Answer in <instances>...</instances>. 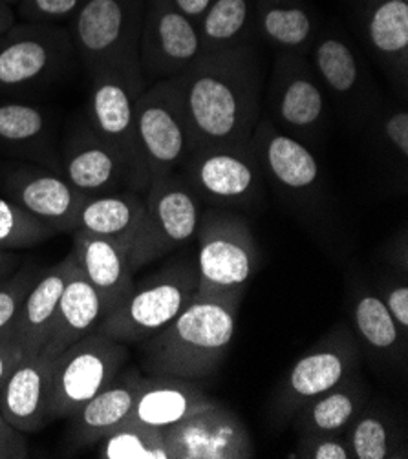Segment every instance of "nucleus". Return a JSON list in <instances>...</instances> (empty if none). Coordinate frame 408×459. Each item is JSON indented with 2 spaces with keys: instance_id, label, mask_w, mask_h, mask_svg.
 I'll list each match as a JSON object with an SVG mask.
<instances>
[{
  "instance_id": "nucleus-13",
  "label": "nucleus",
  "mask_w": 408,
  "mask_h": 459,
  "mask_svg": "<svg viewBox=\"0 0 408 459\" xmlns=\"http://www.w3.org/2000/svg\"><path fill=\"white\" fill-rule=\"evenodd\" d=\"M264 181L295 205L325 200L323 167L311 147L281 132L265 116L260 117L249 142Z\"/></svg>"
},
{
  "instance_id": "nucleus-34",
  "label": "nucleus",
  "mask_w": 408,
  "mask_h": 459,
  "mask_svg": "<svg viewBox=\"0 0 408 459\" xmlns=\"http://www.w3.org/2000/svg\"><path fill=\"white\" fill-rule=\"evenodd\" d=\"M48 135V119L40 108L28 103L0 105V145L35 160H47Z\"/></svg>"
},
{
  "instance_id": "nucleus-3",
  "label": "nucleus",
  "mask_w": 408,
  "mask_h": 459,
  "mask_svg": "<svg viewBox=\"0 0 408 459\" xmlns=\"http://www.w3.org/2000/svg\"><path fill=\"white\" fill-rule=\"evenodd\" d=\"M134 130L138 152L135 193L145 195L154 178L179 170L195 151L193 130L174 77L156 81L142 91L135 101Z\"/></svg>"
},
{
  "instance_id": "nucleus-30",
  "label": "nucleus",
  "mask_w": 408,
  "mask_h": 459,
  "mask_svg": "<svg viewBox=\"0 0 408 459\" xmlns=\"http://www.w3.org/2000/svg\"><path fill=\"white\" fill-rule=\"evenodd\" d=\"M352 315L357 342L378 360L397 364L401 359H406L408 333L399 328L376 290L365 288L355 295Z\"/></svg>"
},
{
  "instance_id": "nucleus-38",
  "label": "nucleus",
  "mask_w": 408,
  "mask_h": 459,
  "mask_svg": "<svg viewBox=\"0 0 408 459\" xmlns=\"http://www.w3.org/2000/svg\"><path fill=\"white\" fill-rule=\"evenodd\" d=\"M84 0H21L17 17L33 24H59L70 21Z\"/></svg>"
},
{
  "instance_id": "nucleus-2",
  "label": "nucleus",
  "mask_w": 408,
  "mask_h": 459,
  "mask_svg": "<svg viewBox=\"0 0 408 459\" xmlns=\"http://www.w3.org/2000/svg\"><path fill=\"white\" fill-rule=\"evenodd\" d=\"M244 295H195L170 323L142 342L149 376L205 379L228 353Z\"/></svg>"
},
{
  "instance_id": "nucleus-36",
  "label": "nucleus",
  "mask_w": 408,
  "mask_h": 459,
  "mask_svg": "<svg viewBox=\"0 0 408 459\" xmlns=\"http://www.w3.org/2000/svg\"><path fill=\"white\" fill-rule=\"evenodd\" d=\"M54 229L39 221L10 198H0V249L17 251L50 240Z\"/></svg>"
},
{
  "instance_id": "nucleus-21",
  "label": "nucleus",
  "mask_w": 408,
  "mask_h": 459,
  "mask_svg": "<svg viewBox=\"0 0 408 459\" xmlns=\"http://www.w3.org/2000/svg\"><path fill=\"white\" fill-rule=\"evenodd\" d=\"M61 176L84 196L130 191V167L125 158L96 135L92 128L77 132L65 147Z\"/></svg>"
},
{
  "instance_id": "nucleus-45",
  "label": "nucleus",
  "mask_w": 408,
  "mask_h": 459,
  "mask_svg": "<svg viewBox=\"0 0 408 459\" xmlns=\"http://www.w3.org/2000/svg\"><path fill=\"white\" fill-rule=\"evenodd\" d=\"M17 264H19V256L13 251L0 249V281L6 279L8 274H12Z\"/></svg>"
},
{
  "instance_id": "nucleus-37",
  "label": "nucleus",
  "mask_w": 408,
  "mask_h": 459,
  "mask_svg": "<svg viewBox=\"0 0 408 459\" xmlns=\"http://www.w3.org/2000/svg\"><path fill=\"white\" fill-rule=\"evenodd\" d=\"M42 271L39 267H24L0 281V339H13L12 332L19 309Z\"/></svg>"
},
{
  "instance_id": "nucleus-42",
  "label": "nucleus",
  "mask_w": 408,
  "mask_h": 459,
  "mask_svg": "<svg viewBox=\"0 0 408 459\" xmlns=\"http://www.w3.org/2000/svg\"><path fill=\"white\" fill-rule=\"evenodd\" d=\"M28 351L15 339H0V388L4 386L15 366Z\"/></svg>"
},
{
  "instance_id": "nucleus-7",
  "label": "nucleus",
  "mask_w": 408,
  "mask_h": 459,
  "mask_svg": "<svg viewBox=\"0 0 408 459\" xmlns=\"http://www.w3.org/2000/svg\"><path fill=\"white\" fill-rule=\"evenodd\" d=\"M198 295H244L258 267V249L244 218L211 211L198 231Z\"/></svg>"
},
{
  "instance_id": "nucleus-32",
  "label": "nucleus",
  "mask_w": 408,
  "mask_h": 459,
  "mask_svg": "<svg viewBox=\"0 0 408 459\" xmlns=\"http://www.w3.org/2000/svg\"><path fill=\"white\" fill-rule=\"evenodd\" d=\"M255 6L256 0H211L196 24L204 54L258 40L255 31Z\"/></svg>"
},
{
  "instance_id": "nucleus-26",
  "label": "nucleus",
  "mask_w": 408,
  "mask_h": 459,
  "mask_svg": "<svg viewBox=\"0 0 408 459\" xmlns=\"http://www.w3.org/2000/svg\"><path fill=\"white\" fill-rule=\"evenodd\" d=\"M191 379L174 376H149L135 397L130 420L149 427L167 429L187 420L195 411L213 404Z\"/></svg>"
},
{
  "instance_id": "nucleus-8",
  "label": "nucleus",
  "mask_w": 408,
  "mask_h": 459,
  "mask_svg": "<svg viewBox=\"0 0 408 459\" xmlns=\"http://www.w3.org/2000/svg\"><path fill=\"white\" fill-rule=\"evenodd\" d=\"M265 105V117L304 145L309 147L323 137L328 123V100L306 56L277 52Z\"/></svg>"
},
{
  "instance_id": "nucleus-41",
  "label": "nucleus",
  "mask_w": 408,
  "mask_h": 459,
  "mask_svg": "<svg viewBox=\"0 0 408 459\" xmlns=\"http://www.w3.org/2000/svg\"><path fill=\"white\" fill-rule=\"evenodd\" d=\"M30 448L26 437L0 411V459H26Z\"/></svg>"
},
{
  "instance_id": "nucleus-28",
  "label": "nucleus",
  "mask_w": 408,
  "mask_h": 459,
  "mask_svg": "<svg viewBox=\"0 0 408 459\" xmlns=\"http://www.w3.org/2000/svg\"><path fill=\"white\" fill-rule=\"evenodd\" d=\"M369 388L355 372L332 390L313 397L295 414V429L306 434H344L359 411L369 404Z\"/></svg>"
},
{
  "instance_id": "nucleus-4",
  "label": "nucleus",
  "mask_w": 408,
  "mask_h": 459,
  "mask_svg": "<svg viewBox=\"0 0 408 459\" xmlns=\"http://www.w3.org/2000/svg\"><path fill=\"white\" fill-rule=\"evenodd\" d=\"M196 286V262L181 260L160 269L145 282L134 284L125 299L103 316L96 332L123 344H142L193 300Z\"/></svg>"
},
{
  "instance_id": "nucleus-15",
  "label": "nucleus",
  "mask_w": 408,
  "mask_h": 459,
  "mask_svg": "<svg viewBox=\"0 0 408 459\" xmlns=\"http://www.w3.org/2000/svg\"><path fill=\"white\" fill-rule=\"evenodd\" d=\"M202 56L198 26L172 0H147L140 33V68L147 86L178 77Z\"/></svg>"
},
{
  "instance_id": "nucleus-9",
  "label": "nucleus",
  "mask_w": 408,
  "mask_h": 459,
  "mask_svg": "<svg viewBox=\"0 0 408 459\" xmlns=\"http://www.w3.org/2000/svg\"><path fill=\"white\" fill-rule=\"evenodd\" d=\"M126 359V344L100 332L84 335L57 355L47 410L48 423L68 420L121 372Z\"/></svg>"
},
{
  "instance_id": "nucleus-18",
  "label": "nucleus",
  "mask_w": 408,
  "mask_h": 459,
  "mask_svg": "<svg viewBox=\"0 0 408 459\" xmlns=\"http://www.w3.org/2000/svg\"><path fill=\"white\" fill-rule=\"evenodd\" d=\"M6 196L56 233H74L88 196L57 172L37 167H17L4 176Z\"/></svg>"
},
{
  "instance_id": "nucleus-35",
  "label": "nucleus",
  "mask_w": 408,
  "mask_h": 459,
  "mask_svg": "<svg viewBox=\"0 0 408 459\" xmlns=\"http://www.w3.org/2000/svg\"><path fill=\"white\" fill-rule=\"evenodd\" d=\"M101 459H169L163 430L126 418L96 445Z\"/></svg>"
},
{
  "instance_id": "nucleus-24",
  "label": "nucleus",
  "mask_w": 408,
  "mask_h": 459,
  "mask_svg": "<svg viewBox=\"0 0 408 459\" xmlns=\"http://www.w3.org/2000/svg\"><path fill=\"white\" fill-rule=\"evenodd\" d=\"M321 28V17L308 0H256V37L275 52L308 57Z\"/></svg>"
},
{
  "instance_id": "nucleus-44",
  "label": "nucleus",
  "mask_w": 408,
  "mask_h": 459,
  "mask_svg": "<svg viewBox=\"0 0 408 459\" xmlns=\"http://www.w3.org/2000/svg\"><path fill=\"white\" fill-rule=\"evenodd\" d=\"M17 24V15L10 4L0 3V39Z\"/></svg>"
},
{
  "instance_id": "nucleus-11",
  "label": "nucleus",
  "mask_w": 408,
  "mask_h": 459,
  "mask_svg": "<svg viewBox=\"0 0 408 459\" xmlns=\"http://www.w3.org/2000/svg\"><path fill=\"white\" fill-rule=\"evenodd\" d=\"M90 88L88 116L90 128L112 149H116L130 167V191L135 193L138 179V152H135V101L147 88L140 66L100 68Z\"/></svg>"
},
{
  "instance_id": "nucleus-27",
  "label": "nucleus",
  "mask_w": 408,
  "mask_h": 459,
  "mask_svg": "<svg viewBox=\"0 0 408 459\" xmlns=\"http://www.w3.org/2000/svg\"><path fill=\"white\" fill-rule=\"evenodd\" d=\"M74 262L75 255L70 251L54 267L44 269L39 281L26 295L13 325L12 337L28 353L42 350Z\"/></svg>"
},
{
  "instance_id": "nucleus-20",
  "label": "nucleus",
  "mask_w": 408,
  "mask_h": 459,
  "mask_svg": "<svg viewBox=\"0 0 408 459\" xmlns=\"http://www.w3.org/2000/svg\"><path fill=\"white\" fill-rule=\"evenodd\" d=\"M145 376L138 368H121V372L92 399L81 404L68 418L66 454L94 446L105 434L123 423L132 411Z\"/></svg>"
},
{
  "instance_id": "nucleus-14",
  "label": "nucleus",
  "mask_w": 408,
  "mask_h": 459,
  "mask_svg": "<svg viewBox=\"0 0 408 459\" xmlns=\"http://www.w3.org/2000/svg\"><path fill=\"white\" fill-rule=\"evenodd\" d=\"M359 355L360 346L350 326H335L291 366L275 397L277 414L293 418L308 401L353 376L359 368Z\"/></svg>"
},
{
  "instance_id": "nucleus-16",
  "label": "nucleus",
  "mask_w": 408,
  "mask_h": 459,
  "mask_svg": "<svg viewBox=\"0 0 408 459\" xmlns=\"http://www.w3.org/2000/svg\"><path fill=\"white\" fill-rule=\"evenodd\" d=\"M308 61L350 121L365 125L381 98L344 30L335 24L323 26Z\"/></svg>"
},
{
  "instance_id": "nucleus-46",
  "label": "nucleus",
  "mask_w": 408,
  "mask_h": 459,
  "mask_svg": "<svg viewBox=\"0 0 408 459\" xmlns=\"http://www.w3.org/2000/svg\"><path fill=\"white\" fill-rule=\"evenodd\" d=\"M0 3H4V4H19L21 3V0H0Z\"/></svg>"
},
{
  "instance_id": "nucleus-10",
  "label": "nucleus",
  "mask_w": 408,
  "mask_h": 459,
  "mask_svg": "<svg viewBox=\"0 0 408 459\" xmlns=\"http://www.w3.org/2000/svg\"><path fill=\"white\" fill-rule=\"evenodd\" d=\"M202 202L253 207L264 198V176L249 143L195 149L178 170Z\"/></svg>"
},
{
  "instance_id": "nucleus-23",
  "label": "nucleus",
  "mask_w": 408,
  "mask_h": 459,
  "mask_svg": "<svg viewBox=\"0 0 408 459\" xmlns=\"http://www.w3.org/2000/svg\"><path fill=\"white\" fill-rule=\"evenodd\" d=\"M105 315L107 307L103 299L84 277L75 260L42 350L52 355H61L74 342L96 332Z\"/></svg>"
},
{
  "instance_id": "nucleus-22",
  "label": "nucleus",
  "mask_w": 408,
  "mask_h": 459,
  "mask_svg": "<svg viewBox=\"0 0 408 459\" xmlns=\"http://www.w3.org/2000/svg\"><path fill=\"white\" fill-rule=\"evenodd\" d=\"M56 359L44 350L26 353L0 388V411L22 434H35L48 423Z\"/></svg>"
},
{
  "instance_id": "nucleus-1",
  "label": "nucleus",
  "mask_w": 408,
  "mask_h": 459,
  "mask_svg": "<svg viewBox=\"0 0 408 459\" xmlns=\"http://www.w3.org/2000/svg\"><path fill=\"white\" fill-rule=\"evenodd\" d=\"M256 42L204 54L174 77L195 149L251 142L264 107V74Z\"/></svg>"
},
{
  "instance_id": "nucleus-5",
  "label": "nucleus",
  "mask_w": 408,
  "mask_h": 459,
  "mask_svg": "<svg viewBox=\"0 0 408 459\" xmlns=\"http://www.w3.org/2000/svg\"><path fill=\"white\" fill-rule=\"evenodd\" d=\"M143 202V220L126 253L134 273L193 240L202 220L204 202L178 170L154 178Z\"/></svg>"
},
{
  "instance_id": "nucleus-43",
  "label": "nucleus",
  "mask_w": 408,
  "mask_h": 459,
  "mask_svg": "<svg viewBox=\"0 0 408 459\" xmlns=\"http://www.w3.org/2000/svg\"><path fill=\"white\" fill-rule=\"evenodd\" d=\"M172 3L181 13L189 17L195 24H198L200 19L204 17L205 10L209 8L211 0H172Z\"/></svg>"
},
{
  "instance_id": "nucleus-39",
  "label": "nucleus",
  "mask_w": 408,
  "mask_h": 459,
  "mask_svg": "<svg viewBox=\"0 0 408 459\" xmlns=\"http://www.w3.org/2000/svg\"><path fill=\"white\" fill-rule=\"evenodd\" d=\"M376 293L394 316L399 328L408 333V282L406 273H385L376 281Z\"/></svg>"
},
{
  "instance_id": "nucleus-29",
  "label": "nucleus",
  "mask_w": 408,
  "mask_h": 459,
  "mask_svg": "<svg viewBox=\"0 0 408 459\" xmlns=\"http://www.w3.org/2000/svg\"><path fill=\"white\" fill-rule=\"evenodd\" d=\"M143 195L123 189L117 193L88 196L81 207L77 229L98 237L110 238L128 247L143 220Z\"/></svg>"
},
{
  "instance_id": "nucleus-12",
  "label": "nucleus",
  "mask_w": 408,
  "mask_h": 459,
  "mask_svg": "<svg viewBox=\"0 0 408 459\" xmlns=\"http://www.w3.org/2000/svg\"><path fill=\"white\" fill-rule=\"evenodd\" d=\"M74 52L70 31L59 24H15L0 39V91L50 82Z\"/></svg>"
},
{
  "instance_id": "nucleus-19",
  "label": "nucleus",
  "mask_w": 408,
  "mask_h": 459,
  "mask_svg": "<svg viewBox=\"0 0 408 459\" xmlns=\"http://www.w3.org/2000/svg\"><path fill=\"white\" fill-rule=\"evenodd\" d=\"M357 26L394 88H408V0H353Z\"/></svg>"
},
{
  "instance_id": "nucleus-40",
  "label": "nucleus",
  "mask_w": 408,
  "mask_h": 459,
  "mask_svg": "<svg viewBox=\"0 0 408 459\" xmlns=\"http://www.w3.org/2000/svg\"><path fill=\"white\" fill-rule=\"evenodd\" d=\"M290 457L300 459H353L344 434H306Z\"/></svg>"
},
{
  "instance_id": "nucleus-17",
  "label": "nucleus",
  "mask_w": 408,
  "mask_h": 459,
  "mask_svg": "<svg viewBox=\"0 0 408 459\" xmlns=\"http://www.w3.org/2000/svg\"><path fill=\"white\" fill-rule=\"evenodd\" d=\"M161 430L169 459H249L256 454L239 414L216 401Z\"/></svg>"
},
{
  "instance_id": "nucleus-31",
  "label": "nucleus",
  "mask_w": 408,
  "mask_h": 459,
  "mask_svg": "<svg viewBox=\"0 0 408 459\" xmlns=\"http://www.w3.org/2000/svg\"><path fill=\"white\" fill-rule=\"evenodd\" d=\"M374 152L394 186L406 189L408 181V110L404 105H385L381 100L367 123Z\"/></svg>"
},
{
  "instance_id": "nucleus-25",
  "label": "nucleus",
  "mask_w": 408,
  "mask_h": 459,
  "mask_svg": "<svg viewBox=\"0 0 408 459\" xmlns=\"http://www.w3.org/2000/svg\"><path fill=\"white\" fill-rule=\"evenodd\" d=\"M75 260L105 302L107 313L114 309L134 286V271L126 249L117 242L75 229L72 233Z\"/></svg>"
},
{
  "instance_id": "nucleus-33",
  "label": "nucleus",
  "mask_w": 408,
  "mask_h": 459,
  "mask_svg": "<svg viewBox=\"0 0 408 459\" xmlns=\"http://www.w3.org/2000/svg\"><path fill=\"white\" fill-rule=\"evenodd\" d=\"M353 459L406 457V441L395 420L385 410L362 408L344 430Z\"/></svg>"
},
{
  "instance_id": "nucleus-6",
  "label": "nucleus",
  "mask_w": 408,
  "mask_h": 459,
  "mask_svg": "<svg viewBox=\"0 0 408 459\" xmlns=\"http://www.w3.org/2000/svg\"><path fill=\"white\" fill-rule=\"evenodd\" d=\"M147 0H84L68 21L74 50L88 74L140 66V33Z\"/></svg>"
}]
</instances>
